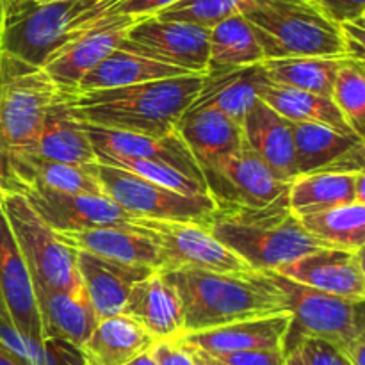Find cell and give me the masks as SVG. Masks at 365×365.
I'll return each mask as SVG.
<instances>
[{
  "label": "cell",
  "instance_id": "cell-1",
  "mask_svg": "<svg viewBox=\"0 0 365 365\" xmlns=\"http://www.w3.org/2000/svg\"><path fill=\"white\" fill-rule=\"evenodd\" d=\"M205 75H182L116 89L61 95L68 114L84 125L164 138L198 96Z\"/></svg>",
  "mask_w": 365,
  "mask_h": 365
},
{
  "label": "cell",
  "instance_id": "cell-2",
  "mask_svg": "<svg viewBox=\"0 0 365 365\" xmlns=\"http://www.w3.org/2000/svg\"><path fill=\"white\" fill-rule=\"evenodd\" d=\"M177 291L184 334L214 330L241 321L287 312V302L269 271L212 273L160 271Z\"/></svg>",
  "mask_w": 365,
  "mask_h": 365
},
{
  "label": "cell",
  "instance_id": "cell-3",
  "mask_svg": "<svg viewBox=\"0 0 365 365\" xmlns=\"http://www.w3.org/2000/svg\"><path fill=\"white\" fill-rule=\"evenodd\" d=\"M207 228L252 271H278L327 248L302 227L287 198L260 210H216Z\"/></svg>",
  "mask_w": 365,
  "mask_h": 365
},
{
  "label": "cell",
  "instance_id": "cell-4",
  "mask_svg": "<svg viewBox=\"0 0 365 365\" xmlns=\"http://www.w3.org/2000/svg\"><path fill=\"white\" fill-rule=\"evenodd\" d=\"M241 14L252 25L266 59H348L341 25L310 0H250Z\"/></svg>",
  "mask_w": 365,
  "mask_h": 365
},
{
  "label": "cell",
  "instance_id": "cell-5",
  "mask_svg": "<svg viewBox=\"0 0 365 365\" xmlns=\"http://www.w3.org/2000/svg\"><path fill=\"white\" fill-rule=\"evenodd\" d=\"M96 0H0V53L29 66L43 68L71 38L75 21Z\"/></svg>",
  "mask_w": 365,
  "mask_h": 365
},
{
  "label": "cell",
  "instance_id": "cell-6",
  "mask_svg": "<svg viewBox=\"0 0 365 365\" xmlns=\"http://www.w3.org/2000/svg\"><path fill=\"white\" fill-rule=\"evenodd\" d=\"M59 96L43 68L0 53V180L7 157L31 148Z\"/></svg>",
  "mask_w": 365,
  "mask_h": 365
},
{
  "label": "cell",
  "instance_id": "cell-7",
  "mask_svg": "<svg viewBox=\"0 0 365 365\" xmlns=\"http://www.w3.org/2000/svg\"><path fill=\"white\" fill-rule=\"evenodd\" d=\"M271 274L284 292L287 312L291 314L284 353L294 349L303 339L324 341L341 353H348L356 342L365 341L364 302H349L324 294L277 273Z\"/></svg>",
  "mask_w": 365,
  "mask_h": 365
},
{
  "label": "cell",
  "instance_id": "cell-8",
  "mask_svg": "<svg viewBox=\"0 0 365 365\" xmlns=\"http://www.w3.org/2000/svg\"><path fill=\"white\" fill-rule=\"evenodd\" d=\"M0 205L34 289L82 292L75 252L59 241L56 232L32 210L27 200L20 192L2 189Z\"/></svg>",
  "mask_w": 365,
  "mask_h": 365
},
{
  "label": "cell",
  "instance_id": "cell-9",
  "mask_svg": "<svg viewBox=\"0 0 365 365\" xmlns=\"http://www.w3.org/2000/svg\"><path fill=\"white\" fill-rule=\"evenodd\" d=\"M91 171L102 195L135 220L198 223L209 227L217 210L209 195H182L102 163L91 164Z\"/></svg>",
  "mask_w": 365,
  "mask_h": 365
},
{
  "label": "cell",
  "instance_id": "cell-10",
  "mask_svg": "<svg viewBox=\"0 0 365 365\" xmlns=\"http://www.w3.org/2000/svg\"><path fill=\"white\" fill-rule=\"evenodd\" d=\"M207 195L221 212L260 210L287 198L289 184L245 145L202 166Z\"/></svg>",
  "mask_w": 365,
  "mask_h": 365
},
{
  "label": "cell",
  "instance_id": "cell-11",
  "mask_svg": "<svg viewBox=\"0 0 365 365\" xmlns=\"http://www.w3.org/2000/svg\"><path fill=\"white\" fill-rule=\"evenodd\" d=\"M132 227L148 235L160 253V271H212L246 273L252 271L235 253L225 248L207 227L198 223L135 220Z\"/></svg>",
  "mask_w": 365,
  "mask_h": 365
},
{
  "label": "cell",
  "instance_id": "cell-12",
  "mask_svg": "<svg viewBox=\"0 0 365 365\" xmlns=\"http://www.w3.org/2000/svg\"><path fill=\"white\" fill-rule=\"evenodd\" d=\"M118 48L178 68L185 73L205 75L209 70V29L159 16L139 18Z\"/></svg>",
  "mask_w": 365,
  "mask_h": 365
},
{
  "label": "cell",
  "instance_id": "cell-13",
  "mask_svg": "<svg viewBox=\"0 0 365 365\" xmlns=\"http://www.w3.org/2000/svg\"><path fill=\"white\" fill-rule=\"evenodd\" d=\"M134 21L135 18L130 16H100L59 46L43 64V70L61 95H73L82 78L120 46Z\"/></svg>",
  "mask_w": 365,
  "mask_h": 365
},
{
  "label": "cell",
  "instance_id": "cell-14",
  "mask_svg": "<svg viewBox=\"0 0 365 365\" xmlns=\"http://www.w3.org/2000/svg\"><path fill=\"white\" fill-rule=\"evenodd\" d=\"M36 214L53 232H78L98 227L130 225L134 217L110 202L107 196L61 192L41 185H14Z\"/></svg>",
  "mask_w": 365,
  "mask_h": 365
},
{
  "label": "cell",
  "instance_id": "cell-15",
  "mask_svg": "<svg viewBox=\"0 0 365 365\" xmlns=\"http://www.w3.org/2000/svg\"><path fill=\"white\" fill-rule=\"evenodd\" d=\"M271 273L349 302L365 298L364 250H317Z\"/></svg>",
  "mask_w": 365,
  "mask_h": 365
},
{
  "label": "cell",
  "instance_id": "cell-16",
  "mask_svg": "<svg viewBox=\"0 0 365 365\" xmlns=\"http://www.w3.org/2000/svg\"><path fill=\"white\" fill-rule=\"evenodd\" d=\"M298 177L316 173H360L365 170L364 135L316 123H292Z\"/></svg>",
  "mask_w": 365,
  "mask_h": 365
},
{
  "label": "cell",
  "instance_id": "cell-17",
  "mask_svg": "<svg viewBox=\"0 0 365 365\" xmlns=\"http://www.w3.org/2000/svg\"><path fill=\"white\" fill-rule=\"evenodd\" d=\"M82 127H84L93 148H95V153L155 160V163L168 164L180 173L187 175L192 180L205 185L200 164L196 163V159L189 152L185 143L182 141L178 132L164 135V138H152V135L107 130V128H98L84 123H82Z\"/></svg>",
  "mask_w": 365,
  "mask_h": 365
},
{
  "label": "cell",
  "instance_id": "cell-18",
  "mask_svg": "<svg viewBox=\"0 0 365 365\" xmlns=\"http://www.w3.org/2000/svg\"><path fill=\"white\" fill-rule=\"evenodd\" d=\"M242 145L255 153L271 173L285 184L298 178L292 123L257 100L241 123Z\"/></svg>",
  "mask_w": 365,
  "mask_h": 365
},
{
  "label": "cell",
  "instance_id": "cell-19",
  "mask_svg": "<svg viewBox=\"0 0 365 365\" xmlns=\"http://www.w3.org/2000/svg\"><path fill=\"white\" fill-rule=\"evenodd\" d=\"M75 264L82 291L98 321L123 312L130 289L155 273L148 267L127 266L84 252H75Z\"/></svg>",
  "mask_w": 365,
  "mask_h": 365
},
{
  "label": "cell",
  "instance_id": "cell-20",
  "mask_svg": "<svg viewBox=\"0 0 365 365\" xmlns=\"http://www.w3.org/2000/svg\"><path fill=\"white\" fill-rule=\"evenodd\" d=\"M291 327V314L259 317L241 321L214 330L184 334L177 337L182 344L202 349L212 356L232 355L245 351H264V349H284L285 337Z\"/></svg>",
  "mask_w": 365,
  "mask_h": 365
},
{
  "label": "cell",
  "instance_id": "cell-21",
  "mask_svg": "<svg viewBox=\"0 0 365 365\" xmlns=\"http://www.w3.org/2000/svg\"><path fill=\"white\" fill-rule=\"evenodd\" d=\"M56 234L59 241L73 252H84L127 266L160 271V253L157 245L132 225L98 227L78 232H56Z\"/></svg>",
  "mask_w": 365,
  "mask_h": 365
},
{
  "label": "cell",
  "instance_id": "cell-22",
  "mask_svg": "<svg viewBox=\"0 0 365 365\" xmlns=\"http://www.w3.org/2000/svg\"><path fill=\"white\" fill-rule=\"evenodd\" d=\"M0 298L21 334L36 341H45L36 305L34 284L4 212H0Z\"/></svg>",
  "mask_w": 365,
  "mask_h": 365
},
{
  "label": "cell",
  "instance_id": "cell-23",
  "mask_svg": "<svg viewBox=\"0 0 365 365\" xmlns=\"http://www.w3.org/2000/svg\"><path fill=\"white\" fill-rule=\"evenodd\" d=\"M121 314L135 321L157 342L177 339L184 331L180 298L160 271L130 289Z\"/></svg>",
  "mask_w": 365,
  "mask_h": 365
},
{
  "label": "cell",
  "instance_id": "cell-24",
  "mask_svg": "<svg viewBox=\"0 0 365 365\" xmlns=\"http://www.w3.org/2000/svg\"><path fill=\"white\" fill-rule=\"evenodd\" d=\"M2 189L14 185H41L61 192L103 196L89 166L56 163L25 152L11 153L6 160V173L0 180Z\"/></svg>",
  "mask_w": 365,
  "mask_h": 365
},
{
  "label": "cell",
  "instance_id": "cell-25",
  "mask_svg": "<svg viewBox=\"0 0 365 365\" xmlns=\"http://www.w3.org/2000/svg\"><path fill=\"white\" fill-rule=\"evenodd\" d=\"M43 339H57L82 349L98 324L95 310L84 291H45L34 289Z\"/></svg>",
  "mask_w": 365,
  "mask_h": 365
},
{
  "label": "cell",
  "instance_id": "cell-26",
  "mask_svg": "<svg viewBox=\"0 0 365 365\" xmlns=\"http://www.w3.org/2000/svg\"><path fill=\"white\" fill-rule=\"evenodd\" d=\"M266 82L262 63L207 71L191 107H212L241 125L250 107L259 100V89Z\"/></svg>",
  "mask_w": 365,
  "mask_h": 365
},
{
  "label": "cell",
  "instance_id": "cell-27",
  "mask_svg": "<svg viewBox=\"0 0 365 365\" xmlns=\"http://www.w3.org/2000/svg\"><path fill=\"white\" fill-rule=\"evenodd\" d=\"M177 132L200 170L242 146L241 125L212 107H189L178 120Z\"/></svg>",
  "mask_w": 365,
  "mask_h": 365
},
{
  "label": "cell",
  "instance_id": "cell-28",
  "mask_svg": "<svg viewBox=\"0 0 365 365\" xmlns=\"http://www.w3.org/2000/svg\"><path fill=\"white\" fill-rule=\"evenodd\" d=\"M287 203L296 217L351 203L365 205V171L298 177L289 184Z\"/></svg>",
  "mask_w": 365,
  "mask_h": 365
},
{
  "label": "cell",
  "instance_id": "cell-29",
  "mask_svg": "<svg viewBox=\"0 0 365 365\" xmlns=\"http://www.w3.org/2000/svg\"><path fill=\"white\" fill-rule=\"evenodd\" d=\"M25 153L75 166H89L96 163L95 148L84 127L68 114L63 96H59L48 110L38 138Z\"/></svg>",
  "mask_w": 365,
  "mask_h": 365
},
{
  "label": "cell",
  "instance_id": "cell-30",
  "mask_svg": "<svg viewBox=\"0 0 365 365\" xmlns=\"http://www.w3.org/2000/svg\"><path fill=\"white\" fill-rule=\"evenodd\" d=\"M155 342L135 321L118 314L98 321L81 351L86 365H127L148 353Z\"/></svg>",
  "mask_w": 365,
  "mask_h": 365
},
{
  "label": "cell",
  "instance_id": "cell-31",
  "mask_svg": "<svg viewBox=\"0 0 365 365\" xmlns=\"http://www.w3.org/2000/svg\"><path fill=\"white\" fill-rule=\"evenodd\" d=\"M182 75L192 73H185V71L178 70V68L168 66V64L138 56V53L116 48L95 70H91L82 78V82L78 84L77 91L73 95H77V93L98 91V89L127 88V86L145 84V82L163 81V78L182 77Z\"/></svg>",
  "mask_w": 365,
  "mask_h": 365
},
{
  "label": "cell",
  "instance_id": "cell-32",
  "mask_svg": "<svg viewBox=\"0 0 365 365\" xmlns=\"http://www.w3.org/2000/svg\"><path fill=\"white\" fill-rule=\"evenodd\" d=\"M259 98L291 123H316L346 134H356L334 100L299 89L282 88L269 81L259 89Z\"/></svg>",
  "mask_w": 365,
  "mask_h": 365
},
{
  "label": "cell",
  "instance_id": "cell-33",
  "mask_svg": "<svg viewBox=\"0 0 365 365\" xmlns=\"http://www.w3.org/2000/svg\"><path fill=\"white\" fill-rule=\"evenodd\" d=\"M266 61L259 39L242 14L227 18L209 29V70H230Z\"/></svg>",
  "mask_w": 365,
  "mask_h": 365
},
{
  "label": "cell",
  "instance_id": "cell-34",
  "mask_svg": "<svg viewBox=\"0 0 365 365\" xmlns=\"http://www.w3.org/2000/svg\"><path fill=\"white\" fill-rule=\"evenodd\" d=\"M342 61L344 59L339 57H287L266 59L262 68L271 84L331 98V89Z\"/></svg>",
  "mask_w": 365,
  "mask_h": 365
},
{
  "label": "cell",
  "instance_id": "cell-35",
  "mask_svg": "<svg viewBox=\"0 0 365 365\" xmlns=\"http://www.w3.org/2000/svg\"><path fill=\"white\" fill-rule=\"evenodd\" d=\"M0 348L25 365H86L84 355L73 344L57 339L36 341L21 334L0 298Z\"/></svg>",
  "mask_w": 365,
  "mask_h": 365
},
{
  "label": "cell",
  "instance_id": "cell-36",
  "mask_svg": "<svg viewBox=\"0 0 365 365\" xmlns=\"http://www.w3.org/2000/svg\"><path fill=\"white\" fill-rule=\"evenodd\" d=\"M302 227L327 248L360 252L365 245V205L335 207L298 217Z\"/></svg>",
  "mask_w": 365,
  "mask_h": 365
},
{
  "label": "cell",
  "instance_id": "cell-37",
  "mask_svg": "<svg viewBox=\"0 0 365 365\" xmlns=\"http://www.w3.org/2000/svg\"><path fill=\"white\" fill-rule=\"evenodd\" d=\"M96 163L107 164V166L118 168V170L128 171L139 178L159 184L163 187L171 189V191L182 192V195H207L205 185L200 182L192 180L187 175L180 173L175 168L168 164L155 163V160L146 159H132V157H118V155H106V153H96Z\"/></svg>",
  "mask_w": 365,
  "mask_h": 365
},
{
  "label": "cell",
  "instance_id": "cell-38",
  "mask_svg": "<svg viewBox=\"0 0 365 365\" xmlns=\"http://www.w3.org/2000/svg\"><path fill=\"white\" fill-rule=\"evenodd\" d=\"M331 100L341 110L349 127L364 135L365 127V73L364 63L353 59L342 61L335 77Z\"/></svg>",
  "mask_w": 365,
  "mask_h": 365
},
{
  "label": "cell",
  "instance_id": "cell-39",
  "mask_svg": "<svg viewBox=\"0 0 365 365\" xmlns=\"http://www.w3.org/2000/svg\"><path fill=\"white\" fill-rule=\"evenodd\" d=\"M248 4L250 0H180L155 16L210 29L227 18L241 14Z\"/></svg>",
  "mask_w": 365,
  "mask_h": 365
},
{
  "label": "cell",
  "instance_id": "cell-40",
  "mask_svg": "<svg viewBox=\"0 0 365 365\" xmlns=\"http://www.w3.org/2000/svg\"><path fill=\"white\" fill-rule=\"evenodd\" d=\"M177 2L180 0H96L95 6L75 21V31L100 16H130L135 20L155 16Z\"/></svg>",
  "mask_w": 365,
  "mask_h": 365
},
{
  "label": "cell",
  "instance_id": "cell-41",
  "mask_svg": "<svg viewBox=\"0 0 365 365\" xmlns=\"http://www.w3.org/2000/svg\"><path fill=\"white\" fill-rule=\"evenodd\" d=\"M296 348L307 365H351L335 346L317 339H303Z\"/></svg>",
  "mask_w": 365,
  "mask_h": 365
},
{
  "label": "cell",
  "instance_id": "cell-42",
  "mask_svg": "<svg viewBox=\"0 0 365 365\" xmlns=\"http://www.w3.org/2000/svg\"><path fill=\"white\" fill-rule=\"evenodd\" d=\"M316 4L331 21L346 24L365 16V0H310Z\"/></svg>",
  "mask_w": 365,
  "mask_h": 365
},
{
  "label": "cell",
  "instance_id": "cell-43",
  "mask_svg": "<svg viewBox=\"0 0 365 365\" xmlns=\"http://www.w3.org/2000/svg\"><path fill=\"white\" fill-rule=\"evenodd\" d=\"M150 355L153 356L157 365H196L187 349L177 339L155 342L150 349Z\"/></svg>",
  "mask_w": 365,
  "mask_h": 365
},
{
  "label": "cell",
  "instance_id": "cell-44",
  "mask_svg": "<svg viewBox=\"0 0 365 365\" xmlns=\"http://www.w3.org/2000/svg\"><path fill=\"white\" fill-rule=\"evenodd\" d=\"M227 365H284V349H264V351L232 353L216 356Z\"/></svg>",
  "mask_w": 365,
  "mask_h": 365
},
{
  "label": "cell",
  "instance_id": "cell-45",
  "mask_svg": "<svg viewBox=\"0 0 365 365\" xmlns=\"http://www.w3.org/2000/svg\"><path fill=\"white\" fill-rule=\"evenodd\" d=\"M364 18L341 24L342 38L346 45V56L348 59L364 63Z\"/></svg>",
  "mask_w": 365,
  "mask_h": 365
},
{
  "label": "cell",
  "instance_id": "cell-46",
  "mask_svg": "<svg viewBox=\"0 0 365 365\" xmlns=\"http://www.w3.org/2000/svg\"><path fill=\"white\" fill-rule=\"evenodd\" d=\"M177 341H178V339H177ZM178 342H180V341H178ZM180 344H182V342H180ZM182 346L187 349L189 355H191V359L195 360L196 365H227L225 362H221L220 359H216V356H212V355H209V353L202 351V349L191 348V346H185V344H182Z\"/></svg>",
  "mask_w": 365,
  "mask_h": 365
},
{
  "label": "cell",
  "instance_id": "cell-47",
  "mask_svg": "<svg viewBox=\"0 0 365 365\" xmlns=\"http://www.w3.org/2000/svg\"><path fill=\"white\" fill-rule=\"evenodd\" d=\"M284 365H307V364H305V360H303L299 349L294 348V349H291L289 353H285Z\"/></svg>",
  "mask_w": 365,
  "mask_h": 365
},
{
  "label": "cell",
  "instance_id": "cell-48",
  "mask_svg": "<svg viewBox=\"0 0 365 365\" xmlns=\"http://www.w3.org/2000/svg\"><path fill=\"white\" fill-rule=\"evenodd\" d=\"M0 365H25V364L20 362L18 359H14L13 355H9L6 349L0 348Z\"/></svg>",
  "mask_w": 365,
  "mask_h": 365
},
{
  "label": "cell",
  "instance_id": "cell-49",
  "mask_svg": "<svg viewBox=\"0 0 365 365\" xmlns=\"http://www.w3.org/2000/svg\"><path fill=\"white\" fill-rule=\"evenodd\" d=\"M127 365H157V362L153 360V356L150 355V351H148V353H145V355L134 359L132 362H128Z\"/></svg>",
  "mask_w": 365,
  "mask_h": 365
},
{
  "label": "cell",
  "instance_id": "cell-50",
  "mask_svg": "<svg viewBox=\"0 0 365 365\" xmlns=\"http://www.w3.org/2000/svg\"><path fill=\"white\" fill-rule=\"evenodd\" d=\"M36 2H61V0H36Z\"/></svg>",
  "mask_w": 365,
  "mask_h": 365
},
{
  "label": "cell",
  "instance_id": "cell-51",
  "mask_svg": "<svg viewBox=\"0 0 365 365\" xmlns=\"http://www.w3.org/2000/svg\"><path fill=\"white\" fill-rule=\"evenodd\" d=\"M0 200H2V185H0ZM0 212H2V205H0Z\"/></svg>",
  "mask_w": 365,
  "mask_h": 365
}]
</instances>
